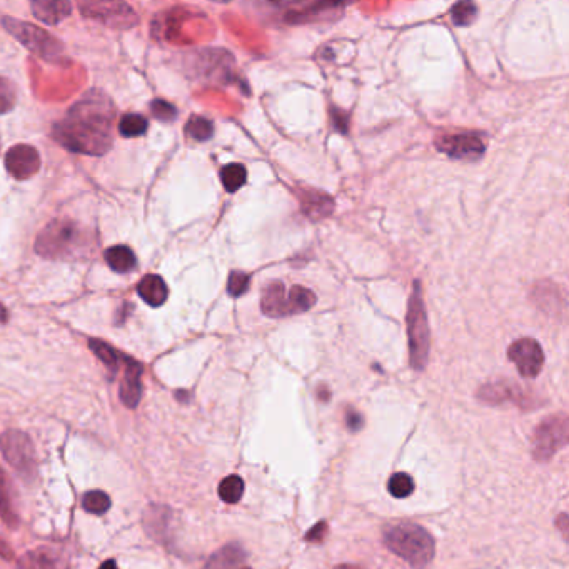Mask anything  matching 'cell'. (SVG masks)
<instances>
[{
	"label": "cell",
	"instance_id": "3",
	"mask_svg": "<svg viewBox=\"0 0 569 569\" xmlns=\"http://www.w3.org/2000/svg\"><path fill=\"white\" fill-rule=\"evenodd\" d=\"M384 544L414 569H424L434 558V539L414 523H397L384 532Z\"/></svg>",
	"mask_w": 569,
	"mask_h": 569
},
{
	"label": "cell",
	"instance_id": "4",
	"mask_svg": "<svg viewBox=\"0 0 569 569\" xmlns=\"http://www.w3.org/2000/svg\"><path fill=\"white\" fill-rule=\"evenodd\" d=\"M408 344H409V363L416 371H424L429 357L431 331L426 312L424 298L419 280L413 286V292L408 300Z\"/></svg>",
	"mask_w": 569,
	"mask_h": 569
},
{
	"label": "cell",
	"instance_id": "14",
	"mask_svg": "<svg viewBox=\"0 0 569 569\" xmlns=\"http://www.w3.org/2000/svg\"><path fill=\"white\" fill-rule=\"evenodd\" d=\"M294 194L299 199L302 214L311 221H320V219L329 217L334 210V199L323 190L298 187L294 189Z\"/></svg>",
	"mask_w": 569,
	"mask_h": 569
},
{
	"label": "cell",
	"instance_id": "24",
	"mask_svg": "<svg viewBox=\"0 0 569 569\" xmlns=\"http://www.w3.org/2000/svg\"><path fill=\"white\" fill-rule=\"evenodd\" d=\"M147 131V120L141 114H125L119 122V132L122 137H141Z\"/></svg>",
	"mask_w": 569,
	"mask_h": 569
},
{
	"label": "cell",
	"instance_id": "19",
	"mask_svg": "<svg viewBox=\"0 0 569 569\" xmlns=\"http://www.w3.org/2000/svg\"><path fill=\"white\" fill-rule=\"evenodd\" d=\"M246 559V551L239 544H227L215 551L202 569H239Z\"/></svg>",
	"mask_w": 569,
	"mask_h": 569
},
{
	"label": "cell",
	"instance_id": "6",
	"mask_svg": "<svg viewBox=\"0 0 569 569\" xmlns=\"http://www.w3.org/2000/svg\"><path fill=\"white\" fill-rule=\"evenodd\" d=\"M0 451L6 461L17 471L26 482L37 478V456H35L32 439L19 429H9L0 434Z\"/></svg>",
	"mask_w": 569,
	"mask_h": 569
},
{
	"label": "cell",
	"instance_id": "37",
	"mask_svg": "<svg viewBox=\"0 0 569 569\" xmlns=\"http://www.w3.org/2000/svg\"><path fill=\"white\" fill-rule=\"evenodd\" d=\"M0 556H3L6 559H12V551L7 548V544L2 541H0Z\"/></svg>",
	"mask_w": 569,
	"mask_h": 569
},
{
	"label": "cell",
	"instance_id": "29",
	"mask_svg": "<svg viewBox=\"0 0 569 569\" xmlns=\"http://www.w3.org/2000/svg\"><path fill=\"white\" fill-rule=\"evenodd\" d=\"M388 487H389V493H391L394 498L404 499L413 494L414 479L410 478L408 473H396V474H392L391 479H389Z\"/></svg>",
	"mask_w": 569,
	"mask_h": 569
},
{
	"label": "cell",
	"instance_id": "30",
	"mask_svg": "<svg viewBox=\"0 0 569 569\" xmlns=\"http://www.w3.org/2000/svg\"><path fill=\"white\" fill-rule=\"evenodd\" d=\"M476 14H478L476 3L459 2L453 7V10H451V19H453V22L456 24V26L466 27V26H469V24H473V20L476 19Z\"/></svg>",
	"mask_w": 569,
	"mask_h": 569
},
{
	"label": "cell",
	"instance_id": "36",
	"mask_svg": "<svg viewBox=\"0 0 569 569\" xmlns=\"http://www.w3.org/2000/svg\"><path fill=\"white\" fill-rule=\"evenodd\" d=\"M345 419H347V426H349V429H351V431H357L361 428V426H363V416H361L359 413H354V410H352V413H349Z\"/></svg>",
	"mask_w": 569,
	"mask_h": 569
},
{
	"label": "cell",
	"instance_id": "35",
	"mask_svg": "<svg viewBox=\"0 0 569 569\" xmlns=\"http://www.w3.org/2000/svg\"><path fill=\"white\" fill-rule=\"evenodd\" d=\"M327 527H326V523H319L316 524L314 527H312L311 531L306 534V539L307 541H323L324 534H326Z\"/></svg>",
	"mask_w": 569,
	"mask_h": 569
},
{
	"label": "cell",
	"instance_id": "25",
	"mask_svg": "<svg viewBox=\"0 0 569 569\" xmlns=\"http://www.w3.org/2000/svg\"><path fill=\"white\" fill-rule=\"evenodd\" d=\"M244 494V481L239 476H227L219 485V498L227 504H235L241 501Z\"/></svg>",
	"mask_w": 569,
	"mask_h": 569
},
{
	"label": "cell",
	"instance_id": "40",
	"mask_svg": "<svg viewBox=\"0 0 569 569\" xmlns=\"http://www.w3.org/2000/svg\"><path fill=\"white\" fill-rule=\"evenodd\" d=\"M242 569H251V568H242Z\"/></svg>",
	"mask_w": 569,
	"mask_h": 569
},
{
	"label": "cell",
	"instance_id": "5",
	"mask_svg": "<svg viewBox=\"0 0 569 569\" xmlns=\"http://www.w3.org/2000/svg\"><path fill=\"white\" fill-rule=\"evenodd\" d=\"M316 302L318 298L307 287L292 286L286 291L282 280H272L262 289L261 311L267 318L280 319L307 312Z\"/></svg>",
	"mask_w": 569,
	"mask_h": 569
},
{
	"label": "cell",
	"instance_id": "26",
	"mask_svg": "<svg viewBox=\"0 0 569 569\" xmlns=\"http://www.w3.org/2000/svg\"><path fill=\"white\" fill-rule=\"evenodd\" d=\"M89 347H91V351L99 357L102 363L107 365L109 369H111L112 372H116L117 369H119V354L116 352V349L112 347V345H109L107 343H104V341H99V339H91L89 341Z\"/></svg>",
	"mask_w": 569,
	"mask_h": 569
},
{
	"label": "cell",
	"instance_id": "22",
	"mask_svg": "<svg viewBox=\"0 0 569 569\" xmlns=\"http://www.w3.org/2000/svg\"><path fill=\"white\" fill-rule=\"evenodd\" d=\"M104 258L109 267L116 272H131L137 264L136 255L127 246H114L105 251Z\"/></svg>",
	"mask_w": 569,
	"mask_h": 569
},
{
	"label": "cell",
	"instance_id": "15",
	"mask_svg": "<svg viewBox=\"0 0 569 569\" xmlns=\"http://www.w3.org/2000/svg\"><path fill=\"white\" fill-rule=\"evenodd\" d=\"M125 359V372L124 379L120 384V401L127 406L129 409H136L139 406L142 397V365L137 361Z\"/></svg>",
	"mask_w": 569,
	"mask_h": 569
},
{
	"label": "cell",
	"instance_id": "28",
	"mask_svg": "<svg viewBox=\"0 0 569 569\" xmlns=\"http://www.w3.org/2000/svg\"><path fill=\"white\" fill-rule=\"evenodd\" d=\"M82 507L91 514H104L111 507V498L104 491H89L82 498Z\"/></svg>",
	"mask_w": 569,
	"mask_h": 569
},
{
	"label": "cell",
	"instance_id": "17",
	"mask_svg": "<svg viewBox=\"0 0 569 569\" xmlns=\"http://www.w3.org/2000/svg\"><path fill=\"white\" fill-rule=\"evenodd\" d=\"M170 518L172 516H170V511L165 506H157V504L149 506L144 514V526L147 534L159 543L164 541L168 538Z\"/></svg>",
	"mask_w": 569,
	"mask_h": 569
},
{
	"label": "cell",
	"instance_id": "21",
	"mask_svg": "<svg viewBox=\"0 0 569 569\" xmlns=\"http://www.w3.org/2000/svg\"><path fill=\"white\" fill-rule=\"evenodd\" d=\"M0 516L10 530H15L19 526V514L14 507V493H12L10 479L7 478L3 469H0Z\"/></svg>",
	"mask_w": 569,
	"mask_h": 569
},
{
	"label": "cell",
	"instance_id": "33",
	"mask_svg": "<svg viewBox=\"0 0 569 569\" xmlns=\"http://www.w3.org/2000/svg\"><path fill=\"white\" fill-rule=\"evenodd\" d=\"M150 111H152V116L156 117V119L164 120V122L174 120L177 116L176 107H174L172 104L165 102V100H161V99L154 100V102L150 104Z\"/></svg>",
	"mask_w": 569,
	"mask_h": 569
},
{
	"label": "cell",
	"instance_id": "27",
	"mask_svg": "<svg viewBox=\"0 0 569 569\" xmlns=\"http://www.w3.org/2000/svg\"><path fill=\"white\" fill-rule=\"evenodd\" d=\"M213 132H214L213 122H210L209 119H206V117L194 116V117H190L189 122L186 124V134L194 141L204 142L213 137Z\"/></svg>",
	"mask_w": 569,
	"mask_h": 569
},
{
	"label": "cell",
	"instance_id": "39",
	"mask_svg": "<svg viewBox=\"0 0 569 569\" xmlns=\"http://www.w3.org/2000/svg\"><path fill=\"white\" fill-rule=\"evenodd\" d=\"M6 320H7V311H6V307L0 306V323H6Z\"/></svg>",
	"mask_w": 569,
	"mask_h": 569
},
{
	"label": "cell",
	"instance_id": "31",
	"mask_svg": "<svg viewBox=\"0 0 569 569\" xmlns=\"http://www.w3.org/2000/svg\"><path fill=\"white\" fill-rule=\"evenodd\" d=\"M251 287V276L242 271H233L227 280V292L233 298H241Z\"/></svg>",
	"mask_w": 569,
	"mask_h": 569
},
{
	"label": "cell",
	"instance_id": "10",
	"mask_svg": "<svg viewBox=\"0 0 569 569\" xmlns=\"http://www.w3.org/2000/svg\"><path fill=\"white\" fill-rule=\"evenodd\" d=\"M284 7V22L287 24H307V22H324L341 17L344 12L343 3L332 2H294L279 3Z\"/></svg>",
	"mask_w": 569,
	"mask_h": 569
},
{
	"label": "cell",
	"instance_id": "8",
	"mask_svg": "<svg viewBox=\"0 0 569 569\" xmlns=\"http://www.w3.org/2000/svg\"><path fill=\"white\" fill-rule=\"evenodd\" d=\"M568 417L564 414H554L541 421L532 437V453L539 462H546L568 442Z\"/></svg>",
	"mask_w": 569,
	"mask_h": 569
},
{
	"label": "cell",
	"instance_id": "18",
	"mask_svg": "<svg viewBox=\"0 0 569 569\" xmlns=\"http://www.w3.org/2000/svg\"><path fill=\"white\" fill-rule=\"evenodd\" d=\"M137 292L144 299V302H147L152 307L162 306L168 300L169 294L164 279L157 274H149L142 278L139 286H137Z\"/></svg>",
	"mask_w": 569,
	"mask_h": 569
},
{
	"label": "cell",
	"instance_id": "1",
	"mask_svg": "<svg viewBox=\"0 0 569 569\" xmlns=\"http://www.w3.org/2000/svg\"><path fill=\"white\" fill-rule=\"evenodd\" d=\"M116 107L111 97L92 89L52 127V139L64 149L85 156H102L112 147Z\"/></svg>",
	"mask_w": 569,
	"mask_h": 569
},
{
	"label": "cell",
	"instance_id": "23",
	"mask_svg": "<svg viewBox=\"0 0 569 569\" xmlns=\"http://www.w3.org/2000/svg\"><path fill=\"white\" fill-rule=\"evenodd\" d=\"M247 170L242 164H227L221 169V182L227 192H235L246 184Z\"/></svg>",
	"mask_w": 569,
	"mask_h": 569
},
{
	"label": "cell",
	"instance_id": "16",
	"mask_svg": "<svg viewBox=\"0 0 569 569\" xmlns=\"http://www.w3.org/2000/svg\"><path fill=\"white\" fill-rule=\"evenodd\" d=\"M32 12L39 20L54 26L71 15L72 6L66 0H37L32 2Z\"/></svg>",
	"mask_w": 569,
	"mask_h": 569
},
{
	"label": "cell",
	"instance_id": "9",
	"mask_svg": "<svg viewBox=\"0 0 569 569\" xmlns=\"http://www.w3.org/2000/svg\"><path fill=\"white\" fill-rule=\"evenodd\" d=\"M434 145L439 152L446 154L451 159L461 161H478L485 156L486 144L478 134L462 132V134H446L439 136L434 141Z\"/></svg>",
	"mask_w": 569,
	"mask_h": 569
},
{
	"label": "cell",
	"instance_id": "38",
	"mask_svg": "<svg viewBox=\"0 0 569 569\" xmlns=\"http://www.w3.org/2000/svg\"><path fill=\"white\" fill-rule=\"evenodd\" d=\"M99 569H119V568H117L116 561L109 559V561H105V563H102V566H100Z\"/></svg>",
	"mask_w": 569,
	"mask_h": 569
},
{
	"label": "cell",
	"instance_id": "12",
	"mask_svg": "<svg viewBox=\"0 0 569 569\" xmlns=\"http://www.w3.org/2000/svg\"><path fill=\"white\" fill-rule=\"evenodd\" d=\"M507 357L518 368L519 374L523 377H527V379H532L543 371V347L538 341L531 339V337H523V339L514 341L507 349Z\"/></svg>",
	"mask_w": 569,
	"mask_h": 569
},
{
	"label": "cell",
	"instance_id": "34",
	"mask_svg": "<svg viewBox=\"0 0 569 569\" xmlns=\"http://www.w3.org/2000/svg\"><path fill=\"white\" fill-rule=\"evenodd\" d=\"M331 117H332V122H334L336 129L341 132H347V116L343 111H337V109H331Z\"/></svg>",
	"mask_w": 569,
	"mask_h": 569
},
{
	"label": "cell",
	"instance_id": "13",
	"mask_svg": "<svg viewBox=\"0 0 569 569\" xmlns=\"http://www.w3.org/2000/svg\"><path fill=\"white\" fill-rule=\"evenodd\" d=\"M6 168L12 177L24 181L37 174L40 169V156L32 145H14L6 154Z\"/></svg>",
	"mask_w": 569,
	"mask_h": 569
},
{
	"label": "cell",
	"instance_id": "32",
	"mask_svg": "<svg viewBox=\"0 0 569 569\" xmlns=\"http://www.w3.org/2000/svg\"><path fill=\"white\" fill-rule=\"evenodd\" d=\"M15 104V87L9 79L0 77V114L9 112Z\"/></svg>",
	"mask_w": 569,
	"mask_h": 569
},
{
	"label": "cell",
	"instance_id": "7",
	"mask_svg": "<svg viewBox=\"0 0 569 569\" xmlns=\"http://www.w3.org/2000/svg\"><path fill=\"white\" fill-rule=\"evenodd\" d=\"M3 27L14 35L15 39H19V42L22 46H26L28 51L34 52L35 55L42 57L44 60H51V62H55L57 57L62 55V44L59 42L55 37H52L47 30L44 28H39L32 24H26L22 20H15L10 17H3L2 19Z\"/></svg>",
	"mask_w": 569,
	"mask_h": 569
},
{
	"label": "cell",
	"instance_id": "2",
	"mask_svg": "<svg viewBox=\"0 0 569 569\" xmlns=\"http://www.w3.org/2000/svg\"><path fill=\"white\" fill-rule=\"evenodd\" d=\"M97 247L93 235L87 227L72 219H54L48 222L46 229L40 231L35 251L47 259H80Z\"/></svg>",
	"mask_w": 569,
	"mask_h": 569
},
{
	"label": "cell",
	"instance_id": "20",
	"mask_svg": "<svg viewBox=\"0 0 569 569\" xmlns=\"http://www.w3.org/2000/svg\"><path fill=\"white\" fill-rule=\"evenodd\" d=\"M17 569H62L59 556L55 551L47 550V548H37L26 552L19 559Z\"/></svg>",
	"mask_w": 569,
	"mask_h": 569
},
{
	"label": "cell",
	"instance_id": "11",
	"mask_svg": "<svg viewBox=\"0 0 569 569\" xmlns=\"http://www.w3.org/2000/svg\"><path fill=\"white\" fill-rule=\"evenodd\" d=\"M79 9L85 17L96 19L116 28H129L137 22L132 7L122 2H80Z\"/></svg>",
	"mask_w": 569,
	"mask_h": 569
}]
</instances>
